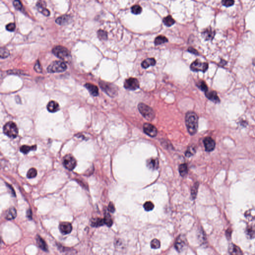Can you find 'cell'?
<instances>
[{
  "label": "cell",
  "mask_w": 255,
  "mask_h": 255,
  "mask_svg": "<svg viewBox=\"0 0 255 255\" xmlns=\"http://www.w3.org/2000/svg\"><path fill=\"white\" fill-rule=\"evenodd\" d=\"M185 124L188 132L191 135H195L198 129V117L193 112H189L185 116Z\"/></svg>",
  "instance_id": "1"
},
{
  "label": "cell",
  "mask_w": 255,
  "mask_h": 255,
  "mask_svg": "<svg viewBox=\"0 0 255 255\" xmlns=\"http://www.w3.org/2000/svg\"><path fill=\"white\" fill-rule=\"evenodd\" d=\"M138 109L141 114L145 119L148 121H152L154 119V111L152 108L143 103H139Z\"/></svg>",
  "instance_id": "2"
},
{
  "label": "cell",
  "mask_w": 255,
  "mask_h": 255,
  "mask_svg": "<svg viewBox=\"0 0 255 255\" xmlns=\"http://www.w3.org/2000/svg\"><path fill=\"white\" fill-rule=\"evenodd\" d=\"M3 131L4 134L11 138H16L19 134L17 126L12 122H9L6 124L3 128Z\"/></svg>",
  "instance_id": "3"
},
{
  "label": "cell",
  "mask_w": 255,
  "mask_h": 255,
  "mask_svg": "<svg viewBox=\"0 0 255 255\" xmlns=\"http://www.w3.org/2000/svg\"><path fill=\"white\" fill-rule=\"evenodd\" d=\"M68 68L65 62L61 61H55L48 66L47 70L50 73L62 72Z\"/></svg>",
  "instance_id": "4"
},
{
  "label": "cell",
  "mask_w": 255,
  "mask_h": 255,
  "mask_svg": "<svg viewBox=\"0 0 255 255\" xmlns=\"http://www.w3.org/2000/svg\"><path fill=\"white\" fill-rule=\"evenodd\" d=\"M99 84L102 89L112 97L117 95L118 89L115 85L104 81L100 82Z\"/></svg>",
  "instance_id": "5"
},
{
  "label": "cell",
  "mask_w": 255,
  "mask_h": 255,
  "mask_svg": "<svg viewBox=\"0 0 255 255\" xmlns=\"http://www.w3.org/2000/svg\"><path fill=\"white\" fill-rule=\"evenodd\" d=\"M52 53L60 59L62 60L68 59L70 57L69 50L62 46H57L53 48Z\"/></svg>",
  "instance_id": "6"
},
{
  "label": "cell",
  "mask_w": 255,
  "mask_h": 255,
  "mask_svg": "<svg viewBox=\"0 0 255 255\" xmlns=\"http://www.w3.org/2000/svg\"><path fill=\"white\" fill-rule=\"evenodd\" d=\"M63 164L66 168L73 170L76 166V159L71 154H67L63 158Z\"/></svg>",
  "instance_id": "7"
},
{
  "label": "cell",
  "mask_w": 255,
  "mask_h": 255,
  "mask_svg": "<svg viewBox=\"0 0 255 255\" xmlns=\"http://www.w3.org/2000/svg\"><path fill=\"white\" fill-rule=\"evenodd\" d=\"M208 68V63L201 62L199 60H196L192 62L190 65V69L193 71L205 72Z\"/></svg>",
  "instance_id": "8"
},
{
  "label": "cell",
  "mask_w": 255,
  "mask_h": 255,
  "mask_svg": "<svg viewBox=\"0 0 255 255\" xmlns=\"http://www.w3.org/2000/svg\"><path fill=\"white\" fill-rule=\"evenodd\" d=\"M140 87V84L137 79L135 78H128L124 82V87L130 90H135Z\"/></svg>",
  "instance_id": "9"
},
{
  "label": "cell",
  "mask_w": 255,
  "mask_h": 255,
  "mask_svg": "<svg viewBox=\"0 0 255 255\" xmlns=\"http://www.w3.org/2000/svg\"><path fill=\"white\" fill-rule=\"evenodd\" d=\"M144 132L151 137H154L158 134V130L152 124L145 123L143 126Z\"/></svg>",
  "instance_id": "10"
},
{
  "label": "cell",
  "mask_w": 255,
  "mask_h": 255,
  "mask_svg": "<svg viewBox=\"0 0 255 255\" xmlns=\"http://www.w3.org/2000/svg\"><path fill=\"white\" fill-rule=\"evenodd\" d=\"M204 145L207 152H211L214 150L215 142L210 137H207L203 141Z\"/></svg>",
  "instance_id": "11"
},
{
  "label": "cell",
  "mask_w": 255,
  "mask_h": 255,
  "mask_svg": "<svg viewBox=\"0 0 255 255\" xmlns=\"http://www.w3.org/2000/svg\"><path fill=\"white\" fill-rule=\"evenodd\" d=\"M174 246L177 251L181 252L186 247L185 239H184L183 236H180L179 237L177 238V240L175 242Z\"/></svg>",
  "instance_id": "12"
},
{
  "label": "cell",
  "mask_w": 255,
  "mask_h": 255,
  "mask_svg": "<svg viewBox=\"0 0 255 255\" xmlns=\"http://www.w3.org/2000/svg\"><path fill=\"white\" fill-rule=\"evenodd\" d=\"M59 230L62 234L64 235L69 234L72 230V226L70 223L62 222L59 225Z\"/></svg>",
  "instance_id": "13"
},
{
  "label": "cell",
  "mask_w": 255,
  "mask_h": 255,
  "mask_svg": "<svg viewBox=\"0 0 255 255\" xmlns=\"http://www.w3.org/2000/svg\"><path fill=\"white\" fill-rule=\"evenodd\" d=\"M37 6L39 11L41 12L43 15L45 16H50V11L46 9V3L44 1H43L42 0H39V1L37 2Z\"/></svg>",
  "instance_id": "14"
},
{
  "label": "cell",
  "mask_w": 255,
  "mask_h": 255,
  "mask_svg": "<svg viewBox=\"0 0 255 255\" xmlns=\"http://www.w3.org/2000/svg\"><path fill=\"white\" fill-rule=\"evenodd\" d=\"M17 216V211L14 207H11L8 209L5 214V217L6 219L11 220L14 219Z\"/></svg>",
  "instance_id": "15"
},
{
  "label": "cell",
  "mask_w": 255,
  "mask_h": 255,
  "mask_svg": "<svg viewBox=\"0 0 255 255\" xmlns=\"http://www.w3.org/2000/svg\"><path fill=\"white\" fill-rule=\"evenodd\" d=\"M85 86L92 96H97L98 95L99 90L96 86L93 84L86 83L85 84Z\"/></svg>",
  "instance_id": "16"
},
{
  "label": "cell",
  "mask_w": 255,
  "mask_h": 255,
  "mask_svg": "<svg viewBox=\"0 0 255 255\" xmlns=\"http://www.w3.org/2000/svg\"><path fill=\"white\" fill-rule=\"evenodd\" d=\"M47 109L48 111L50 112L54 113L59 110V105L55 101H50L47 105Z\"/></svg>",
  "instance_id": "17"
},
{
  "label": "cell",
  "mask_w": 255,
  "mask_h": 255,
  "mask_svg": "<svg viewBox=\"0 0 255 255\" xmlns=\"http://www.w3.org/2000/svg\"><path fill=\"white\" fill-rule=\"evenodd\" d=\"M147 167L152 170H157L159 167V161L157 159H151L147 161Z\"/></svg>",
  "instance_id": "18"
},
{
  "label": "cell",
  "mask_w": 255,
  "mask_h": 255,
  "mask_svg": "<svg viewBox=\"0 0 255 255\" xmlns=\"http://www.w3.org/2000/svg\"><path fill=\"white\" fill-rule=\"evenodd\" d=\"M214 34V32L210 28H207L202 34V37L206 40H211L212 39Z\"/></svg>",
  "instance_id": "19"
},
{
  "label": "cell",
  "mask_w": 255,
  "mask_h": 255,
  "mask_svg": "<svg viewBox=\"0 0 255 255\" xmlns=\"http://www.w3.org/2000/svg\"><path fill=\"white\" fill-rule=\"evenodd\" d=\"M36 241H37V246L39 248H41V250H43L44 251H48V246H47L45 242L40 236H37V237L36 238Z\"/></svg>",
  "instance_id": "20"
},
{
  "label": "cell",
  "mask_w": 255,
  "mask_h": 255,
  "mask_svg": "<svg viewBox=\"0 0 255 255\" xmlns=\"http://www.w3.org/2000/svg\"><path fill=\"white\" fill-rule=\"evenodd\" d=\"M105 224L104 219L102 218H93L91 220V225L93 227H98Z\"/></svg>",
  "instance_id": "21"
},
{
  "label": "cell",
  "mask_w": 255,
  "mask_h": 255,
  "mask_svg": "<svg viewBox=\"0 0 255 255\" xmlns=\"http://www.w3.org/2000/svg\"><path fill=\"white\" fill-rule=\"evenodd\" d=\"M205 95L207 98H208L209 100L212 101L213 102H219V99L218 98V96L217 95L216 92L214 91L208 92V91H207L206 92H205Z\"/></svg>",
  "instance_id": "22"
},
{
  "label": "cell",
  "mask_w": 255,
  "mask_h": 255,
  "mask_svg": "<svg viewBox=\"0 0 255 255\" xmlns=\"http://www.w3.org/2000/svg\"><path fill=\"white\" fill-rule=\"evenodd\" d=\"M229 253L232 255H242L243 253L242 252L240 248L234 244H231L229 248Z\"/></svg>",
  "instance_id": "23"
},
{
  "label": "cell",
  "mask_w": 255,
  "mask_h": 255,
  "mask_svg": "<svg viewBox=\"0 0 255 255\" xmlns=\"http://www.w3.org/2000/svg\"><path fill=\"white\" fill-rule=\"evenodd\" d=\"M156 63V61L154 58H149L143 60L141 65L143 68H147L151 66H154Z\"/></svg>",
  "instance_id": "24"
},
{
  "label": "cell",
  "mask_w": 255,
  "mask_h": 255,
  "mask_svg": "<svg viewBox=\"0 0 255 255\" xmlns=\"http://www.w3.org/2000/svg\"><path fill=\"white\" fill-rule=\"evenodd\" d=\"M70 21V17L68 15H64L57 18L55 22L59 25H65Z\"/></svg>",
  "instance_id": "25"
},
{
  "label": "cell",
  "mask_w": 255,
  "mask_h": 255,
  "mask_svg": "<svg viewBox=\"0 0 255 255\" xmlns=\"http://www.w3.org/2000/svg\"><path fill=\"white\" fill-rule=\"evenodd\" d=\"M37 149V145H34L32 146H28V145H23L20 147V151L23 154H27L30 151H34Z\"/></svg>",
  "instance_id": "26"
},
{
  "label": "cell",
  "mask_w": 255,
  "mask_h": 255,
  "mask_svg": "<svg viewBox=\"0 0 255 255\" xmlns=\"http://www.w3.org/2000/svg\"><path fill=\"white\" fill-rule=\"evenodd\" d=\"M163 22L167 27H170L175 23V21L172 18V16H168L163 19Z\"/></svg>",
  "instance_id": "27"
},
{
  "label": "cell",
  "mask_w": 255,
  "mask_h": 255,
  "mask_svg": "<svg viewBox=\"0 0 255 255\" xmlns=\"http://www.w3.org/2000/svg\"><path fill=\"white\" fill-rule=\"evenodd\" d=\"M168 41V39L167 37L163 36H159L156 37L154 41V43L156 45L163 44L164 43H167Z\"/></svg>",
  "instance_id": "28"
},
{
  "label": "cell",
  "mask_w": 255,
  "mask_h": 255,
  "mask_svg": "<svg viewBox=\"0 0 255 255\" xmlns=\"http://www.w3.org/2000/svg\"><path fill=\"white\" fill-rule=\"evenodd\" d=\"M179 174L181 176H185L187 174L188 167L187 165L185 163H183L179 167Z\"/></svg>",
  "instance_id": "29"
},
{
  "label": "cell",
  "mask_w": 255,
  "mask_h": 255,
  "mask_svg": "<svg viewBox=\"0 0 255 255\" xmlns=\"http://www.w3.org/2000/svg\"><path fill=\"white\" fill-rule=\"evenodd\" d=\"M37 175V170L34 168H32L28 170L27 173V177L28 178H32Z\"/></svg>",
  "instance_id": "30"
},
{
  "label": "cell",
  "mask_w": 255,
  "mask_h": 255,
  "mask_svg": "<svg viewBox=\"0 0 255 255\" xmlns=\"http://www.w3.org/2000/svg\"><path fill=\"white\" fill-rule=\"evenodd\" d=\"M104 219L105 224L109 227H111L113 224V220L112 219L109 213H106L105 214Z\"/></svg>",
  "instance_id": "31"
},
{
  "label": "cell",
  "mask_w": 255,
  "mask_h": 255,
  "mask_svg": "<svg viewBox=\"0 0 255 255\" xmlns=\"http://www.w3.org/2000/svg\"><path fill=\"white\" fill-rule=\"evenodd\" d=\"M132 12L135 14H140L142 11V8L139 5L134 6L131 8Z\"/></svg>",
  "instance_id": "32"
},
{
  "label": "cell",
  "mask_w": 255,
  "mask_h": 255,
  "mask_svg": "<svg viewBox=\"0 0 255 255\" xmlns=\"http://www.w3.org/2000/svg\"><path fill=\"white\" fill-rule=\"evenodd\" d=\"M151 247H152V249H159V248H160V247H161V243H160V241H159V240H158V239H154V240H152V242H151Z\"/></svg>",
  "instance_id": "33"
},
{
  "label": "cell",
  "mask_w": 255,
  "mask_h": 255,
  "mask_svg": "<svg viewBox=\"0 0 255 255\" xmlns=\"http://www.w3.org/2000/svg\"><path fill=\"white\" fill-rule=\"evenodd\" d=\"M143 207L147 211H150L152 210L154 208V205L151 201H147L145 202L143 205Z\"/></svg>",
  "instance_id": "34"
},
{
  "label": "cell",
  "mask_w": 255,
  "mask_h": 255,
  "mask_svg": "<svg viewBox=\"0 0 255 255\" xmlns=\"http://www.w3.org/2000/svg\"><path fill=\"white\" fill-rule=\"evenodd\" d=\"M198 183H196L194 186L192 187V190H191V196L192 197V199L195 198V197L196 196L197 193V190H198Z\"/></svg>",
  "instance_id": "35"
},
{
  "label": "cell",
  "mask_w": 255,
  "mask_h": 255,
  "mask_svg": "<svg viewBox=\"0 0 255 255\" xmlns=\"http://www.w3.org/2000/svg\"><path fill=\"white\" fill-rule=\"evenodd\" d=\"M10 54L9 51L6 48H1V57L2 59H6L9 57Z\"/></svg>",
  "instance_id": "36"
},
{
  "label": "cell",
  "mask_w": 255,
  "mask_h": 255,
  "mask_svg": "<svg viewBox=\"0 0 255 255\" xmlns=\"http://www.w3.org/2000/svg\"><path fill=\"white\" fill-rule=\"evenodd\" d=\"M195 152H196V151H195V149L193 147H188L187 150L186 151V152H185V156L187 157H190V156L194 155Z\"/></svg>",
  "instance_id": "37"
},
{
  "label": "cell",
  "mask_w": 255,
  "mask_h": 255,
  "mask_svg": "<svg viewBox=\"0 0 255 255\" xmlns=\"http://www.w3.org/2000/svg\"><path fill=\"white\" fill-rule=\"evenodd\" d=\"M98 36L101 39H107V34L103 30H99L98 32Z\"/></svg>",
  "instance_id": "38"
},
{
  "label": "cell",
  "mask_w": 255,
  "mask_h": 255,
  "mask_svg": "<svg viewBox=\"0 0 255 255\" xmlns=\"http://www.w3.org/2000/svg\"><path fill=\"white\" fill-rule=\"evenodd\" d=\"M222 4L226 7H229L234 5V0H222Z\"/></svg>",
  "instance_id": "39"
},
{
  "label": "cell",
  "mask_w": 255,
  "mask_h": 255,
  "mask_svg": "<svg viewBox=\"0 0 255 255\" xmlns=\"http://www.w3.org/2000/svg\"><path fill=\"white\" fill-rule=\"evenodd\" d=\"M197 86L202 91H205V92H206L207 91H208V87H207V85H206L204 81H200L197 84Z\"/></svg>",
  "instance_id": "40"
},
{
  "label": "cell",
  "mask_w": 255,
  "mask_h": 255,
  "mask_svg": "<svg viewBox=\"0 0 255 255\" xmlns=\"http://www.w3.org/2000/svg\"><path fill=\"white\" fill-rule=\"evenodd\" d=\"M13 4L14 7L18 10H21L23 8V5L21 1L19 0H14L13 2Z\"/></svg>",
  "instance_id": "41"
},
{
  "label": "cell",
  "mask_w": 255,
  "mask_h": 255,
  "mask_svg": "<svg viewBox=\"0 0 255 255\" xmlns=\"http://www.w3.org/2000/svg\"><path fill=\"white\" fill-rule=\"evenodd\" d=\"M16 28V25L14 23H10L7 25L6 29L10 32H13Z\"/></svg>",
  "instance_id": "42"
},
{
  "label": "cell",
  "mask_w": 255,
  "mask_h": 255,
  "mask_svg": "<svg viewBox=\"0 0 255 255\" xmlns=\"http://www.w3.org/2000/svg\"><path fill=\"white\" fill-rule=\"evenodd\" d=\"M34 69L37 72H41L42 71V68L41 66V64L39 61L36 62L34 65Z\"/></svg>",
  "instance_id": "43"
},
{
  "label": "cell",
  "mask_w": 255,
  "mask_h": 255,
  "mask_svg": "<svg viewBox=\"0 0 255 255\" xmlns=\"http://www.w3.org/2000/svg\"><path fill=\"white\" fill-rule=\"evenodd\" d=\"M108 210L111 212H114L115 210V207L114 206L113 204L111 203V202H110V204H109V206H108Z\"/></svg>",
  "instance_id": "44"
},
{
  "label": "cell",
  "mask_w": 255,
  "mask_h": 255,
  "mask_svg": "<svg viewBox=\"0 0 255 255\" xmlns=\"http://www.w3.org/2000/svg\"><path fill=\"white\" fill-rule=\"evenodd\" d=\"M27 217L30 220L32 219V212L30 209H28L27 212Z\"/></svg>",
  "instance_id": "45"
},
{
  "label": "cell",
  "mask_w": 255,
  "mask_h": 255,
  "mask_svg": "<svg viewBox=\"0 0 255 255\" xmlns=\"http://www.w3.org/2000/svg\"><path fill=\"white\" fill-rule=\"evenodd\" d=\"M188 52H190L191 53H193V54H198V52H197L196 50H195V49H194L193 48H188Z\"/></svg>",
  "instance_id": "46"
},
{
  "label": "cell",
  "mask_w": 255,
  "mask_h": 255,
  "mask_svg": "<svg viewBox=\"0 0 255 255\" xmlns=\"http://www.w3.org/2000/svg\"><path fill=\"white\" fill-rule=\"evenodd\" d=\"M7 185L8 187H9V189L10 190H11V193L12 194V195H13V196H15V192H14V190H13V188H12V186H10L9 184H7Z\"/></svg>",
  "instance_id": "47"
}]
</instances>
